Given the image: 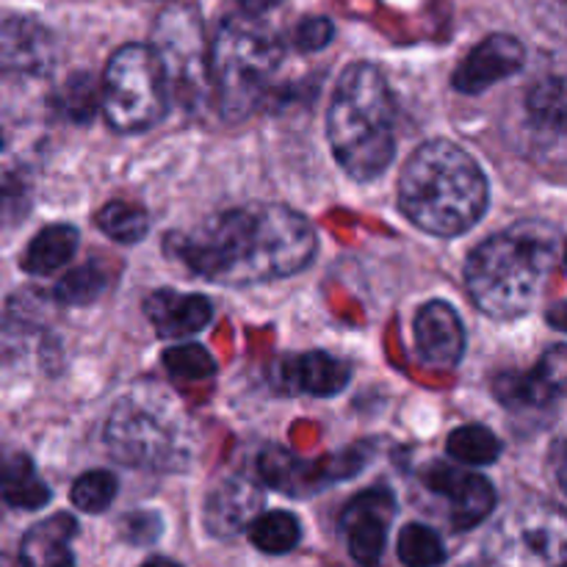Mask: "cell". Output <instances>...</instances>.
<instances>
[{
    "mask_svg": "<svg viewBox=\"0 0 567 567\" xmlns=\"http://www.w3.org/2000/svg\"><path fill=\"white\" fill-rule=\"evenodd\" d=\"M197 277L219 286H252L308 269L316 230L288 205H247L227 210L166 241Z\"/></svg>",
    "mask_w": 567,
    "mask_h": 567,
    "instance_id": "6da1fadb",
    "label": "cell"
},
{
    "mask_svg": "<svg viewBox=\"0 0 567 567\" xmlns=\"http://www.w3.org/2000/svg\"><path fill=\"white\" fill-rule=\"evenodd\" d=\"M559 260L563 230L557 225L543 219L515 221L471 252L465 291L491 319H520L546 297Z\"/></svg>",
    "mask_w": 567,
    "mask_h": 567,
    "instance_id": "7a4b0ae2",
    "label": "cell"
},
{
    "mask_svg": "<svg viewBox=\"0 0 567 567\" xmlns=\"http://www.w3.org/2000/svg\"><path fill=\"white\" fill-rule=\"evenodd\" d=\"M487 177L460 144H421L399 177V208L419 230L452 238L471 230L487 210Z\"/></svg>",
    "mask_w": 567,
    "mask_h": 567,
    "instance_id": "3957f363",
    "label": "cell"
},
{
    "mask_svg": "<svg viewBox=\"0 0 567 567\" xmlns=\"http://www.w3.org/2000/svg\"><path fill=\"white\" fill-rule=\"evenodd\" d=\"M327 136L336 161L354 181H374L391 166L396 111L380 66L358 61L343 70L327 114Z\"/></svg>",
    "mask_w": 567,
    "mask_h": 567,
    "instance_id": "277c9868",
    "label": "cell"
},
{
    "mask_svg": "<svg viewBox=\"0 0 567 567\" xmlns=\"http://www.w3.org/2000/svg\"><path fill=\"white\" fill-rule=\"evenodd\" d=\"M192 424L166 388L142 382L105 421V446L120 463L142 471H183L192 463Z\"/></svg>",
    "mask_w": 567,
    "mask_h": 567,
    "instance_id": "5b68a950",
    "label": "cell"
},
{
    "mask_svg": "<svg viewBox=\"0 0 567 567\" xmlns=\"http://www.w3.org/2000/svg\"><path fill=\"white\" fill-rule=\"evenodd\" d=\"M282 44L258 17H227L208 48V81L221 120L241 122L264 103Z\"/></svg>",
    "mask_w": 567,
    "mask_h": 567,
    "instance_id": "8992f818",
    "label": "cell"
},
{
    "mask_svg": "<svg viewBox=\"0 0 567 567\" xmlns=\"http://www.w3.org/2000/svg\"><path fill=\"white\" fill-rule=\"evenodd\" d=\"M100 105L116 133H142L169 111V83L153 44L133 42L111 55Z\"/></svg>",
    "mask_w": 567,
    "mask_h": 567,
    "instance_id": "52a82bcc",
    "label": "cell"
},
{
    "mask_svg": "<svg viewBox=\"0 0 567 567\" xmlns=\"http://www.w3.org/2000/svg\"><path fill=\"white\" fill-rule=\"evenodd\" d=\"M567 526L563 509L532 502L515 507L493 532L491 567H563Z\"/></svg>",
    "mask_w": 567,
    "mask_h": 567,
    "instance_id": "ba28073f",
    "label": "cell"
},
{
    "mask_svg": "<svg viewBox=\"0 0 567 567\" xmlns=\"http://www.w3.org/2000/svg\"><path fill=\"white\" fill-rule=\"evenodd\" d=\"M153 50L166 72L169 92L183 103L197 105L208 94V48L203 20L192 6H169L161 11L153 28Z\"/></svg>",
    "mask_w": 567,
    "mask_h": 567,
    "instance_id": "9c48e42d",
    "label": "cell"
},
{
    "mask_svg": "<svg viewBox=\"0 0 567 567\" xmlns=\"http://www.w3.org/2000/svg\"><path fill=\"white\" fill-rule=\"evenodd\" d=\"M55 64V39L44 22L20 11H0V75H48Z\"/></svg>",
    "mask_w": 567,
    "mask_h": 567,
    "instance_id": "30bf717a",
    "label": "cell"
},
{
    "mask_svg": "<svg viewBox=\"0 0 567 567\" xmlns=\"http://www.w3.org/2000/svg\"><path fill=\"white\" fill-rule=\"evenodd\" d=\"M393 496L385 487L365 491L349 502L341 515V529L347 535L349 554L360 567H377L388 546V526H391Z\"/></svg>",
    "mask_w": 567,
    "mask_h": 567,
    "instance_id": "8fae6325",
    "label": "cell"
},
{
    "mask_svg": "<svg viewBox=\"0 0 567 567\" xmlns=\"http://www.w3.org/2000/svg\"><path fill=\"white\" fill-rule=\"evenodd\" d=\"M565 391V347H554L532 371H502L493 380V393L504 408L548 410Z\"/></svg>",
    "mask_w": 567,
    "mask_h": 567,
    "instance_id": "7c38bea8",
    "label": "cell"
},
{
    "mask_svg": "<svg viewBox=\"0 0 567 567\" xmlns=\"http://www.w3.org/2000/svg\"><path fill=\"white\" fill-rule=\"evenodd\" d=\"M426 487L452 504V526L468 532L480 526L496 509V491L491 482L471 471L454 468L449 463H435L424 474Z\"/></svg>",
    "mask_w": 567,
    "mask_h": 567,
    "instance_id": "4fadbf2b",
    "label": "cell"
},
{
    "mask_svg": "<svg viewBox=\"0 0 567 567\" xmlns=\"http://www.w3.org/2000/svg\"><path fill=\"white\" fill-rule=\"evenodd\" d=\"M526 64V50L509 33H493L485 42L476 44L468 53V59L460 64L454 72L452 83L457 92L463 94H480L487 92L493 83L504 81V78L515 75L524 70Z\"/></svg>",
    "mask_w": 567,
    "mask_h": 567,
    "instance_id": "5bb4252c",
    "label": "cell"
},
{
    "mask_svg": "<svg viewBox=\"0 0 567 567\" xmlns=\"http://www.w3.org/2000/svg\"><path fill=\"white\" fill-rule=\"evenodd\" d=\"M415 347L430 369H457L465 352V330L457 310L449 302H426L415 313Z\"/></svg>",
    "mask_w": 567,
    "mask_h": 567,
    "instance_id": "9a60e30c",
    "label": "cell"
},
{
    "mask_svg": "<svg viewBox=\"0 0 567 567\" xmlns=\"http://www.w3.org/2000/svg\"><path fill=\"white\" fill-rule=\"evenodd\" d=\"M264 507V493L247 476H230L210 491L205 502V529L219 540H230L247 529Z\"/></svg>",
    "mask_w": 567,
    "mask_h": 567,
    "instance_id": "2e32d148",
    "label": "cell"
},
{
    "mask_svg": "<svg viewBox=\"0 0 567 567\" xmlns=\"http://www.w3.org/2000/svg\"><path fill=\"white\" fill-rule=\"evenodd\" d=\"M144 313L161 338H188L208 327L214 305L203 293H181L164 288L144 299Z\"/></svg>",
    "mask_w": 567,
    "mask_h": 567,
    "instance_id": "e0dca14e",
    "label": "cell"
},
{
    "mask_svg": "<svg viewBox=\"0 0 567 567\" xmlns=\"http://www.w3.org/2000/svg\"><path fill=\"white\" fill-rule=\"evenodd\" d=\"M349 365L327 352H305L280 363L282 391L310 393V396H338L349 385Z\"/></svg>",
    "mask_w": 567,
    "mask_h": 567,
    "instance_id": "ac0fdd59",
    "label": "cell"
},
{
    "mask_svg": "<svg viewBox=\"0 0 567 567\" xmlns=\"http://www.w3.org/2000/svg\"><path fill=\"white\" fill-rule=\"evenodd\" d=\"M78 535V520L72 515H53L39 520L25 532L20 546L22 567H78L72 540Z\"/></svg>",
    "mask_w": 567,
    "mask_h": 567,
    "instance_id": "d6986e66",
    "label": "cell"
},
{
    "mask_svg": "<svg viewBox=\"0 0 567 567\" xmlns=\"http://www.w3.org/2000/svg\"><path fill=\"white\" fill-rule=\"evenodd\" d=\"M324 465L305 463L297 454L286 449H266L258 460V474L275 491L288 493V496H308L321 485L319 471Z\"/></svg>",
    "mask_w": 567,
    "mask_h": 567,
    "instance_id": "ffe728a7",
    "label": "cell"
},
{
    "mask_svg": "<svg viewBox=\"0 0 567 567\" xmlns=\"http://www.w3.org/2000/svg\"><path fill=\"white\" fill-rule=\"evenodd\" d=\"M0 493L6 504L17 509H42L53 496L28 454H9L0 460Z\"/></svg>",
    "mask_w": 567,
    "mask_h": 567,
    "instance_id": "44dd1931",
    "label": "cell"
},
{
    "mask_svg": "<svg viewBox=\"0 0 567 567\" xmlns=\"http://www.w3.org/2000/svg\"><path fill=\"white\" fill-rule=\"evenodd\" d=\"M78 249V230L70 225H50L31 238L22 255V269L28 275H53L66 260H72Z\"/></svg>",
    "mask_w": 567,
    "mask_h": 567,
    "instance_id": "7402d4cb",
    "label": "cell"
},
{
    "mask_svg": "<svg viewBox=\"0 0 567 567\" xmlns=\"http://www.w3.org/2000/svg\"><path fill=\"white\" fill-rule=\"evenodd\" d=\"M247 529L252 546L258 551L271 554V557L293 551L299 546V540H302V526H299V520L291 513H282V509L258 515Z\"/></svg>",
    "mask_w": 567,
    "mask_h": 567,
    "instance_id": "603a6c76",
    "label": "cell"
},
{
    "mask_svg": "<svg viewBox=\"0 0 567 567\" xmlns=\"http://www.w3.org/2000/svg\"><path fill=\"white\" fill-rule=\"evenodd\" d=\"M446 452L463 465H493L502 454V443L487 426L465 424L449 435Z\"/></svg>",
    "mask_w": 567,
    "mask_h": 567,
    "instance_id": "cb8c5ba5",
    "label": "cell"
},
{
    "mask_svg": "<svg viewBox=\"0 0 567 567\" xmlns=\"http://www.w3.org/2000/svg\"><path fill=\"white\" fill-rule=\"evenodd\" d=\"M399 559L404 567H437L446 563V548L435 529L424 524H408L399 532Z\"/></svg>",
    "mask_w": 567,
    "mask_h": 567,
    "instance_id": "d4e9b609",
    "label": "cell"
},
{
    "mask_svg": "<svg viewBox=\"0 0 567 567\" xmlns=\"http://www.w3.org/2000/svg\"><path fill=\"white\" fill-rule=\"evenodd\" d=\"M97 227L109 238L120 244H136L147 236L150 219L147 210H142L133 203H122V199H114V203L105 205L97 214Z\"/></svg>",
    "mask_w": 567,
    "mask_h": 567,
    "instance_id": "484cf974",
    "label": "cell"
},
{
    "mask_svg": "<svg viewBox=\"0 0 567 567\" xmlns=\"http://www.w3.org/2000/svg\"><path fill=\"white\" fill-rule=\"evenodd\" d=\"M55 105L72 122H89L100 105V89L89 72H75L55 92Z\"/></svg>",
    "mask_w": 567,
    "mask_h": 567,
    "instance_id": "4316f807",
    "label": "cell"
},
{
    "mask_svg": "<svg viewBox=\"0 0 567 567\" xmlns=\"http://www.w3.org/2000/svg\"><path fill=\"white\" fill-rule=\"evenodd\" d=\"M105 286H109L105 269L97 260H89V264L72 269L70 275L55 286L53 293L61 305H72V308H75V305H92L94 299L105 291Z\"/></svg>",
    "mask_w": 567,
    "mask_h": 567,
    "instance_id": "83f0119b",
    "label": "cell"
},
{
    "mask_svg": "<svg viewBox=\"0 0 567 567\" xmlns=\"http://www.w3.org/2000/svg\"><path fill=\"white\" fill-rule=\"evenodd\" d=\"M116 491H120V482H116L114 474H109V471H89V474L78 476L70 491V498L81 513L100 515L114 504Z\"/></svg>",
    "mask_w": 567,
    "mask_h": 567,
    "instance_id": "f1b7e54d",
    "label": "cell"
},
{
    "mask_svg": "<svg viewBox=\"0 0 567 567\" xmlns=\"http://www.w3.org/2000/svg\"><path fill=\"white\" fill-rule=\"evenodd\" d=\"M33 203L31 181L20 166H0V225H17Z\"/></svg>",
    "mask_w": 567,
    "mask_h": 567,
    "instance_id": "f546056e",
    "label": "cell"
},
{
    "mask_svg": "<svg viewBox=\"0 0 567 567\" xmlns=\"http://www.w3.org/2000/svg\"><path fill=\"white\" fill-rule=\"evenodd\" d=\"M529 116L540 127L563 133L565 127V83L563 78H546L529 94Z\"/></svg>",
    "mask_w": 567,
    "mask_h": 567,
    "instance_id": "4dcf8cb0",
    "label": "cell"
},
{
    "mask_svg": "<svg viewBox=\"0 0 567 567\" xmlns=\"http://www.w3.org/2000/svg\"><path fill=\"white\" fill-rule=\"evenodd\" d=\"M164 365L175 380L199 382L216 374V360L199 343H181L164 352Z\"/></svg>",
    "mask_w": 567,
    "mask_h": 567,
    "instance_id": "1f68e13d",
    "label": "cell"
},
{
    "mask_svg": "<svg viewBox=\"0 0 567 567\" xmlns=\"http://www.w3.org/2000/svg\"><path fill=\"white\" fill-rule=\"evenodd\" d=\"M332 33H336V28L327 17H308L293 28V48L302 50V53H316L332 42Z\"/></svg>",
    "mask_w": 567,
    "mask_h": 567,
    "instance_id": "d6a6232c",
    "label": "cell"
},
{
    "mask_svg": "<svg viewBox=\"0 0 567 567\" xmlns=\"http://www.w3.org/2000/svg\"><path fill=\"white\" fill-rule=\"evenodd\" d=\"M161 535V518L153 513H133L122 520V537L136 546H147L155 543Z\"/></svg>",
    "mask_w": 567,
    "mask_h": 567,
    "instance_id": "836d02e7",
    "label": "cell"
},
{
    "mask_svg": "<svg viewBox=\"0 0 567 567\" xmlns=\"http://www.w3.org/2000/svg\"><path fill=\"white\" fill-rule=\"evenodd\" d=\"M236 3L241 6L244 14H249V17H260V14H266V11L277 9V6H280L282 0H236Z\"/></svg>",
    "mask_w": 567,
    "mask_h": 567,
    "instance_id": "e575fe53",
    "label": "cell"
},
{
    "mask_svg": "<svg viewBox=\"0 0 567 567\" xmlns=\"http://www.w3.org/2000/svg\"><path fill=\"white\" fill-rule=\"evenodd\" d=\"M142 567H181L177 563H172V559H164V557H158V559H150L147 565H142Z\"/></svg>",
    "mask_w": 567,
    "mask_h": 567,
    "instance_id": "d590c367",
    "label": "cell"
},
{
    "mask_svg": "<svg viewBox=\"0 0 567 567\" xmlns=\"http://www.w3.org/2000/svg\"><path fill=\"white\" fill-rule=\"evenodd\" d=\"M0 147H3V133H0Z\"/></svg>",
    "mask_w": 567,
    "mask_h": 567,
    "instance_id": "8d00e7d4",
    "label": "cell"
}]
</instances>
